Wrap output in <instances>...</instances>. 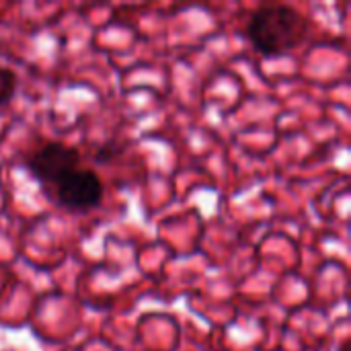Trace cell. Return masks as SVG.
Returning <instances> with one entry per match:
<instances>
[{
	"label": "cell",
	"mask_w": 351,
	"mask_h": 351,
	"mask_svg": "<svg viewBox=\"0 0 351 351\" xmlns=\"http://www.w3.org/2000/svg\"><path fill=\"white\" fill-rule=\"evenodd\" d=\"M80 167V152L62 142H45L27 158V169L45 187H51L68 171Z\"/></svg>",
	"instance_id": "3"
},
{
	"label": "cell",
	"mask_w": 351,
	"mask_h": 351,
	"mask_svg": "<svg viewBox=\"0 0 351 351\" xmlns=\"http://www.w3.org/2000/svg\"><path fill=\"white\" fill-rule=\"evenodd\" d=\"M16 84H19L16 74L10 68L0 66V107L12 99V95L16 93Z\"/></svg>",
	"instance_id": "4"
},
{
	"label": "cell",
	"mask_w": 351,
	"mask_h": 351,
	"mask_svg": "<svg viewBox=\"0 0 351 351\" xmlns=\"http://www.w3.org/2000/svg\"><path fill=\"white\" fill-rule=\"evenodd\" d=\"M308 35V19L288 4L259 6L247 21V37L263 56H282Z\"/></svg>",
	"instance_id": "1"
},
{
	"label": "cell",
	"mask_w": 351,
	"mask_h": 351,
	"mask_svg": "<svg viewBox=\"0 0 351 351\" xmlns=\"http://www.w3.org/2000/svg\"><path fill=\"white\" fill-rule=\"evenodd\" d=\"M56 202L70 210H90L103 199V183L93 169L76 167L47 187Z\"/></svg>",
	"instance_id": "2"
}]
</instances>
